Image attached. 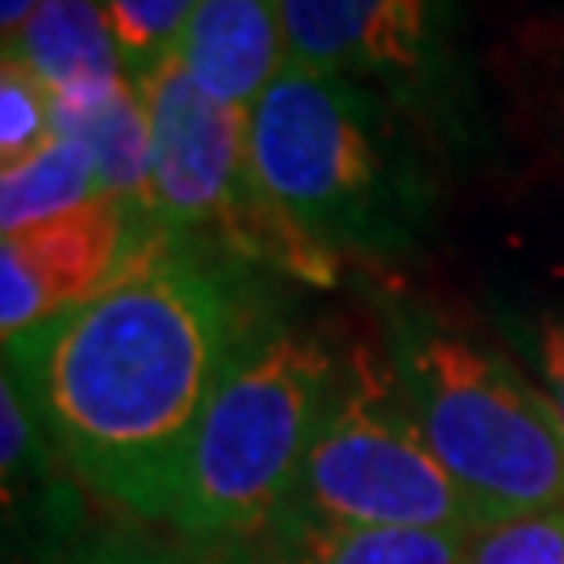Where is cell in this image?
Masks as SVG:
<instances>
[{"instance_id": "cell-1", "label": "cell", "mask_w": 564, "mask_h": 564, "mask_svg": "<svg viewBox=\"0 0 564 564\" xmlns=\"http://www.w3.org/2000/svg\"><path fill=\"white\" fill-rule=\"evenodd\" d=\"M247 343L235 284L160 230L88 302L4 343V368L93 494L167 523L193 431Z\"/></svg>"}, {"instance_id": "cell-2", "label": "cell", "mask_w": 564, "mask_h": 564, "mask_svg": "<svg viewBox=\"0 0 564 564\" xmlns=\"http://www.w3.org/2000/svg\"><path fill=\"white\" fill-rule=\"evenodd\" d=\"M335 372L339 351L310 330L281 326L242 347L193 431L167 514L188 544L268 540L297 498Z\"/></svg>"}, {"instance_id": "cell-3", "label": "cell", "mask_w": 564, "mask_h": 564, "mask_svg": "<svg viewBox=\"0 0 564 564\" xmlns=\"http://www.w3.org/2000/svg\"><path fill=\"white\" fill-rule=\"evenodd\" d=\"M384 347L426 444L481 523L561 510L564 423L540 384L423 314H398Z\"/></svg>"}, {"instance_id": "cell-4", "label": "cell", "mask_w": 564, "mask_h": 564, "mask_svg": "<svg viewBox=\"0 0 564 564\" xmlns=\"http://www.w3.org/2000/svg\"><path fill=\"white\" fill-rule=\"evenodd\" d=\"M151 121V205L176 242H214L235 260L268 263L310 284H335L339 256L272 202L247 147V113L205 97L172 59L139 80Z\"/></svg>"}, {"instance_id": "cell-5", "label": "cell", "mask_w": 564, "mask_h": 564, "mask_svg": "<svg viewBox=\"0 0 564 564\" xmlns=\"http://www.w3.org/2000/svg\"><path fill=\"white\" fill-rule=\"evenodd\" d=\"M289 510L360 527H481L477 506L426 444L389 347L368 339H356L339 356Z\"/></svg>"}, {"instance_id": "cell-6", "label": "cell", "mask_w": 564, "mask_h": 564, "mask_svg": "<svg viewBox=\"0 0 564 564\" xmlns=\"http://www.w3.org/2000/svg\"><path fill=\"white\" fill-rule=\"evenodd\" d=\"M247 147L272 202L326 251L384 235V151L360 84L289 67L247 113Z\"/></svg>"}, {"instance_id": "cell-7", "label": "cell", "mask_w": 564, "mask_h": 564, "mask_svg": "<svg viewBox=\"0 0 564 564\" xmlns=\"http://www.w3.org/2000/svg\"><path fill=\"white\" fill-rule=\"evenodd\" d=\"M160 235L151 218L97 197L67 218L0 239V330L4 343L63 318L118 276L142 242Z\"/></svg>"}, {"instance_id": "cell-8", "label": "cell", "mask_w": 564, "mask_h": 564, "mask_svg": "<svg viewBox=\"0 0 564 564\" xmlns=\"http://www.w3.org/2000/svg\"><path fill=\"white\" fill-rule=\"evenodd\" d=\"M289 67L419 88L447 55V0H281Z\"/></svg>"}, {"instance_id": "cell-9", "label": "cell", "mask_w": 564, "mask_h": 564, "mask_svg": "<svg viewBox=\"0 0 564 564\" xmlns=\"http://www.w3.org/2000/svg\"><path fill=\"white\" fill-rule=\"evenodd\" d=\"M176 59L205 97L251 113L289 72L281 0H197Z\"/></svg>"}, {"instance_id": "cell-10", "label": "cell", "mask_w": 564, "mask_h": 564, "mask_svg": "<svg viewBox=\"0 0 564 564\" xmlns=\"http://www.w3.org/2000/svg\"><path fill=\"white\" fill-rule=\"evenodd\" d=\"M4 55L25 63L55 97H88L130 80L105 0H46L21 34L4 39Z\"/></svg>"}, {"instance_id": "cell-11", "label": "cell", "mask_w": 564, "mask_h": 564, "mask_svg": "<svg viewBox=\"0 0 564 564\" xmlns=\"http://www.w3.org/2000/svg\"><path fill=\"white\" fill-rule=\"evenodd\" d=\"M55 134L80 142L97 163L101 193L155 223L151 205V121L139 84L126 80L88 97H55Z\"/></svg>"}, {"instance_id": "cell-12", "label": "cell", "mask_w": 564, "mask_h": 564, "mask_svg": "<svg viewBox=\"0 0 564 564\" xmlns=\"http://www.w3.org/2000/svg\"><path fill=\"white\" fill-rule=\"evenodd\" d=\"M468 535L473 531L326 523L302 510H284L263 540V564H464Z\"/></svg>"}, {"instance_id": "cell-13", "label": "cell", "mask_w": 564, "mask_h": 564, "mask_svg": "<svg viewBox=\"0 0 564 564\" xmlns=\"http://www.w3.org/2000/svg\"><path fill=\"white\" fill-rule=\"evenodd\" d=\"M101 193L97 163L80 142L51 134L25 160L0 167V235H18L30 226L67 218Z\"/></svg>"}, {"instance_id": "cell-14", "label": "cell", "mask_w": 564, "mask_h": 564, "mask_svg": "<svg viewBox=\"0 0 564 564\" xmlns=\"http://www.w3.org/2000/svg\"><path fill=\"white\" fill-rule=\"evenodd\" d=\"M197 0H105V13L121 46L130 80H147L176 55Z\"/></svg>"}, {"instance_id": "cell-15", "label": "cell", "mask_w": 564, "mask_h": 564, "mask_svg": "<svg viewBox=\"0 0 564 564\" xmlns=\"http://www.w3.org/2000/svg\"><path fill=\"white\" fill-rule=\"evenodd\" d=\"M55 134V93L25 67L4 55L0 63V167L25 160Z\"/></svg>"}, {"instance_id": "cell-16", "label": "cell", "mask_w": 564, "mask_h": 564, "mask_svg": "<svg viewBox=\"0 0 564 564\" xmlns=\"http://www.w3.org/2000/svg\"><path fill=\"white\" fill-rule=\"evenodd\" d=\"M464 564H564V506L481 523Z\"/></svg>"}, {"instance_id": "cell-17", "label": "cell", "mask_w": 564, "mask_h": 564, "mask_svg": "<svg viewBox=\"0 0 564 564\" xmlns=\"http://www.w3.org/2000/svg\"><path fill=\"white\" fill-rule=\"evenodd\" d=\"M59 564H188L181 552L139 535H97V540H84L76 544Z\"/></svg>"}, {"instance_id": "cell-18", "label": "cell", "mask_w": 564, "mask_h": 564, "mask_svg": "<svg viewBox=\"0 0 564 564\" xmlns=\"http://www.w3.org/2000/svg\"><path fill=\"white\" fill-rule=\"evenodd\" d=\"M535 368H540V389L547 393L552 410L564 423V314H552L540 335H535Z\"/></svg>"}, {"instance_id": "cell-19", "label": "cell", "mask_w": 564, "mask_h": 564, "mask_svg": "<svg viewBox=\"0 0 564 564\" xmlns=\"http://www.w3.org/2000/svg\"><path fill=\"white\" fill-rule=\"evenodd\" d=\"M46 0H0V30H4V39H13L21 34V25L39 13Z\"/></svg>"}]
</instances>
